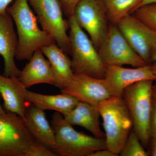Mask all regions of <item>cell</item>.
I'll list each match as a JSON object with an SVG mask.
<instances>
[{"label":"cell","mask_w":156,"mask_h":156,"mask_svg":"<svg viewBox=\"0 0 156 156\" xmlns=\"http://www.w3.org/2000/svg\"><path fill=\"white\" fill-rule=\"evenodd\" d=\"M7 11L17 28L18 44L15 58L29 60L36 50L56 43L53 38L39 28L36 16L27 0H15Z\"/></svg>","instance_id":"6da1fadb"},{"label":"cell","mask_w":156,"mask_h":156,"mask_svg":"<svg viewBox=\"0 0 156 156\" xmlns=\"http://www.w3.org/2000/svg\"><path fill=\"white\" fill-rule=\"evenodd\" d=\"M0 156H56L31 134L22 117L7 112L0 116Z\"/></svg>","instance_id":"7a4b0ae2"},{"label":"cell","mask_w":156,"mask_h":156,"mask_svg":"<svg viewBox=\"0 0 156 156\" xmlns=\"http://www.w3.org/2000/svg\"><path fill=\"white\" fill-rule=\"evenodd\" d=\"M97 108L103 120L107 149L119 156L133 126L126 101L122 97L112 96Z\"/></svg>","instance_id":"3957f363"},{"label":"cell","mask_w":156,"mask_h":156,"mask_svg":"<svg viewBox=\"0 0 156 156\" xmlns=\"http://www.w3.org/2000/svg\"><path fill=\"white\" fill-rule=\"evenodd\" d=\"M51 124L55 134L52 151L56 156H90L96 151L107 149L105 139L77 131L58 112L52 115Z\"/></svg>","instance_id":"277c9868"},{"label":"cell","mask_w":156,"mask_h":156,"mask_svg":"<svg viewBox=\"0 0 156 156\" xmlns=\"http://www.w3.org/2000/svg\"><path fill=\"white\" fill-rule=\"evenodd\" d=\"M72 68L74 73L104 79L105 66L92 40L78 24L73 15L68 20Z\"/></svg>","instance_id":"5b68a950"},{"label":"cell","mask_w":156,"mask_h":156,"mask_svg":"<svg viewBox=\"0 0 156 156\" xmlns=\"http://www.w3.org/2000/svg\"><path fill=\"white\" fill-rule=\"evenodd\" d=\"M154 81L145 80L132 84L125 89L122 95L132 118L134 131L145 147L148 145L151 138Z\"/></svg>","instance_id":"8992f818"},{"label":"cell","mask_w":156,"mask_h":156,"mask_svg":"<svg viewBox=\"0 0 156 156\" xmlns=\"http://www.w3.org/2000/svg\"><path fill=\"white\" fill-rule=\"evenodd\" d=\"M36 16L38 22L66 53H70V43L67 31L68 21L63 16V11L58 0H27Z\"/></svg>","instance_id":"52a82bcc"},{"label":"cell","mask_w":156,"mask_h":156,"mask_svg":"<svg viewBox=\"0 0 156 156\" xmlns=\"http://www.w3.org/2000/svg\"><path fill=\"white\" fill-rule=\"evenodd\" d=\"M73 16L99 50L106 39L110 23L101 0H81L76 6Z\"/></svg>","instance_id":"ba28073f"},{"label":"cell","mask_w":156,"mask_h":156,"mask_svg":"<svg viewBox=\"0 0 156 156\" xmlns=\"http://www.w3.org/2000/svg\"><path fill=\"white\" fill-rule=\"evenodd\" d=\"M98 52L105 66L128 65L138 67L147 65L129 44L116 24L110 23L106 39Z\"/></svg>","instance_id":"9c48e42d"},{"label":"cell","mask_w":156,"mask_h":156,"mask_svg":"<svg viewBox=\"0 0 156 156\" xmlns=\"http://www.w3.org/2000/svg\"><path fill=\"white\" fill-rule=\"evenodd\" d=\"M116 25L134 51L149 65L151 53L156 43V30L131 14Z\"/></svg>","instance_id":"30bf717a"},{"label":"cell","mask_w":156,"mask_h":156,"mask_svg":"<svg viewBox=\"0 0 156 156\" xmlns=\"http://www.w3.org/2000/svg\"><path fill=\"white\" fill-rule=\"evenodd\" d=\"M60 90L62 93L72 95L80 101L96 107L101 101L112 96L104 79L83 74L75 73L71 81Z\"/></svg>","instance_id":"8fae6325"},{"label":"cell","mask_w":156,"mask_h":156,"mask_svg":"<svg viewBox=\"0 0 156 156\" xmlns=\"http://www.w3.org/2000/svg\"><path fill=\"white\" fill-rule=\"evenodd\" d=\"M104 79L112 96L122 97L127 87L140 81L155 80L156 76L150 65L133 69L111 65L105 66Z\"/></svg>","instance_id":"7c38bea8"},{"label":"cell","mask_w":156,"mask_h":156,"mask_svg":"<svg viewBox=\"0 0 156 156\" xmlns=\"http://www.w3.org/2000/svg\"><path fill=\"white\" fill-rule=\"evenodd\" d=\"M18 38L14 27V21L8 12L0 14V55L4 60L3 75L19 77L21 71L17 68L14 58L16 56Z\"/></svg>","instance_id":"4fadbf2b"},{"label":"cell","mask_w":156,"mask_h":156,"mask_svg":"<svg viewBox=\"0 0 156 156\" xmlns=\"http://www.w3.org/2000/svg\"><path fill=\"white\" fill-rule=\"evenodd\" d=\"M27 89L17 77L0 75V94L7 112L24 117L28 102L26 98Z\"/></svg>","instance_id":"5bb4252c"},{"label":"cell","mask_w":156,"mask_h":156,"mask_svg":"<svg viewBox=\"0 0 156 156\" xmlns=\"http://www.w3.org/2000/svg\"><path fill=\"white\" fill-rule=\"evenodd\" d=\"M41 49L34 53L29 62L21 71L19 79L27 88L40 83L55 87L56 82L51 65Z\"/></svg>","instance_id":"9a60e30c"},{"label":"cell","mask_w":156,"mask_h":156,"mask_svg":"<svg viewBox=\"0 0 156 156\" xmlns=\"http://www.w3.org/2000/svg\"><path fill=\"white\" fill-rule=\"evenodd\" d=\"M22 118L34 137L48 149L53 151L55 145V132L47 120L44 111L31 103L27 105Z\"/></svg>","instance_id":"2e32d148"},{"label":"cell","mask_w":156,"mask_h":156,"mask_svg":"<svg viewBox=\"0 0 156 156\" xmlns=\"http://www.w3.org/2000/svg\"><path fill=\"white\" fill-rule=\"evenodd\" d=\"M41 50L51 65L56 82L55 87L63 89L74 76L71 59L56 43L43 47Z\"/></svg>","instance_id":"e0dca14e"},{"label":"cell","mask_w":156,"mask_h":156,"mask_svg":"<svg viewBox=\"0 0 156 156\" xmlns=\"http://www.w3.org/2000/svg\"><path fill=\"white\" fill-rule=\"evenodd\" d=\"M65 119L72 126L85 128L97 138L105 139V134L100 128V113L97 107L79 101L69 113L63 115Z\"/></svg>","instance_id":"ac0fdd59"},{"label":"cell","mask_w":156,"mask_h":156,"mask_svg":"<svg viewBox=\"0 0 156 156\" xmlns=\"http://www.w3.org/2000/svg\"><path fill=\"white\" fill-rule=\"evenodd\" d=\"M26 98L29 102L32 104L42 110H53L63 115L69 113L79 102L76 98L68 94L46 95L27 90Z\"/></svg>","instance_id":"d6986e66"},{"label":"cell","mask_w":156,"mask_h":156,"mask_svg":"<svg viewBox=\"0 0 156 156\" xmlns=\"http://www.w3.org/2000/svg\"><path fill=\"white\" fill-rule=\"evenodd\" d=\"M143 0H101L110 23L116 24L139 8Z\"/></svg>","instance_id":"ffe728a7"},{"label":"cell","mask_w":156,"mask_h":156,"mask_svg":"<svg viewBox=\"0 0 156 156\" xmlns=\"http://www.w3.org/2000/svg\"><path fill=\"white\" fill-rule=\"evenodd\" d=\"M134 131L130 132L128 139L119 154L122 156H147L148 153L144 149Z\"/></svg>","instance_id":"44dd1931"},{"label":"cell","mask_w":156,"mask_h":156,"mask_svg":"<svg viewBox=\"0 0 156 156\" xmlns=\"http://www.w3.org/2000/svg\"><path fill=\"white\" fill-rule=\"evenodd\" d=\"M133 13L140 21L156 30V3L141 6Z\"/></svg>","instance_id":"7402d4cb"},{"label":"cell","mask_w":156,"mask_h":156,"mask_svg":"<svg viewBox=\"0 0 156 156\" xmlns=\"http://www.w3.org/2000/svg\"><path fill=\"white\" fill-rule=\"evenodd\" d=\"M60 2L63 13L68 17L73 16L75 9L81 0H58Z\"/></svg>","instance_id":"603a6c76"},{"label":"cell","mask_w":156,"mask_h":156,"mask_svg":"<svg viewBox=\"0 0 156 156\" xmlns=\"http://www.w3.org/2000/svg\"><path fill=\"white\" fill-rule=\"evenodd\" d=\"M151 138H156V99L153 98L150 122Z\"/></svg>","instance_id":"cb8c5ba5"},{"label":"cell","mask_w":156,"mask_h":156,"mask_svg":"<svg viewBox=\"0 0 156 156\" xmlns=\"http://www.w3.org/2000/svg\"><path fill=\"white\" fill-rule=\"evenodd\" d=\"M116 154L109 150L108 149L99 150L92 153L90 156H117Z\"/></svg>","instance_id":"d4e9b609"},{"label":"cell","mask_w":156,"mask_h":156,"mask_svg":"<svg viewBox=\"0 0 156 156\" xmlns=\"http://www.w3.org/2000/svg\"><path fill=\"white\" fill-rule=\"evenodd\" d=\"M13 0H0V14L7 12V8Z\"/></svg>","instance_id":"484cf974"},{"label":"cell","mask_w":156,"mask_h":156,"mask_svg":"<svg viewBox=\"0 0 156 156\" xmlns=\"http://www.w3.org/2000/svg\"><path fill=\"white\" fill-rule=\"evenodd\" d=\"M151 144V154L152 156H156V138H152Z\"/></svg>","instance_id":"4316f807"},{"label":"cell","mask_w":156,"mask_h":156,"mask_svg":"<svg viewBox=\"0 0 156 156\" xmlns=\"http://www.w3.org/2000/svg\"><path fill=\"white\" fill-rule=\"evenodd\" d=\"M156 62V43L154 46L151 56V62Z\"/></svg>","instance_id":"83f0119b"},{"label":"cell","mask_w":156,"mask_h":156,"mask_svg":"<svg viewBox=\"0 0 156 156\" xmlns=\"http://www.w3.org/2000/svg\"><path fill=\"white\" fill-rule=\"evenodd\" d=\"M154 3H156V0H143L142 2H141L140 5L139 6V8L141 7V6L149 5V4H154Z\"/></svg>","instance_id":"f1b7e54d"},{"label":"cell","mask_w":156,"mask_h":156,"mask_svg":"<svg viewBox=\"0 0 156 156\" xmlns=\"http://www.w3.org/2000/svg\"><path fill=\"white\" fill-rule=\"evenodd\" d=\"M155 81H156V80ZM152 96L154 99H156V82L155 84L154 85H153Z\"/></svg>","instance_id":"f546056e"},{"label":"cell","mask_w":156,"mask_h":156,"mask_svg":"<svg viewBox=\"0 0 156 156\" xmlns=\"http://www.w3.org/2000/svg\"><path fill=\"white\" fill-rule=\"evenodd\" d=\"M1 94H0V99H1ZM7 112L5 111L4 110V109L2 107L1 105V103H0V116H1L4 115L6 114Z\"/></svg>","instance_id":"4dcf8cb0"},{"label":"cell","mask_w":156,"mask_h":156,"mask_svg":"<svg viewBox=\"0 0 156 156\" xmlns=\"http://www.w3.org/2000/svg\"><path fill=\"white\" fill-rule=\"evenodd\" d=\"M151 66L152 69L154 73L156 76V62H155L154 64L152 66Z\"/></svg>","instance_id":"1f68e13d"}]
</instances>
